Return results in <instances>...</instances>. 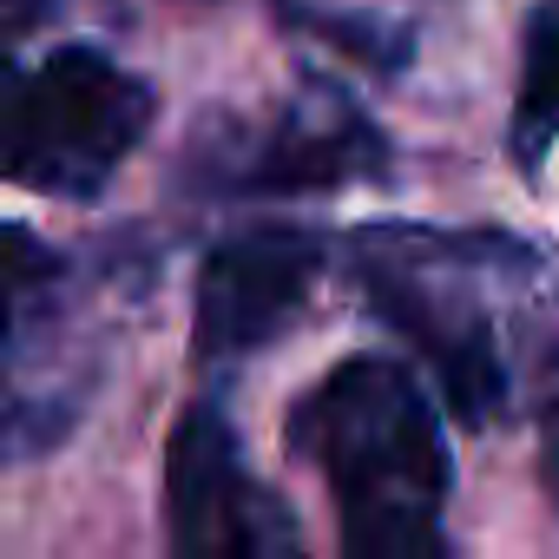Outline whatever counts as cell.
Listing matches in <instances>:
<instances>
[{
  "label": "cell",
  "instance_id": "cell-2",
  "mask_svg": "<svg viewBox=\"0 0 559 559\" xmlns=\"http://www.w3.org/2000/svg\"><path fill=\"white\" fill-rule=\"evenodd\" d=\"M539 270L507 230H428V224H369L349 237V276L362 304L421 349L448 408L467 428H493L513 402V369L500 349V297Z\"/></svg>",
  "mask_w": 559,
  "mask_h": 559
},
{
  "label": "cell",
  "instance_id": "cell-4",
  "mask_svg": "<svg viewBox=\"0 0 559 559\" xmlns=\"http://www.w3.org/2000/svg\"><path fill=\"white\" fill-rule=\"evenodd\" d=\"M165 559H310L290 507L243 461L217 402L178 415L165 448Z\"/></svg>",
  "mask_w": 559,
  "mask_h": 559
},
{
  "label": "cell",
  "instance_id": "cell-5",
  "mask_svg": "<svg viewBox=\"0 0 559 559\" xmlns=\"http://www.w3.org/2000/svg\"><path fill=\"white\" fill-rule=\"evenodd\" d=\"M323 276V237L297 224H257L224 243H211L198 270V310H191V349L204 369L243 362L284 336Z\"/></svg>",
  "mask_w": 559,
  "mask_h": 559
},
{
  "label": "cell",
  "instance_id": "cell-9",
  "mask_svg": "<svg viewBox=\"0 0 559 559\" xmlns=\"http://www.w3.org/2000/svg\"><path fill=\"white\" fill-rule=\"evenodd\" d=\"M539 480L559 500V356L539 376Z\"/></svg>",
  "mask_w": 559,
  "mask_h": 559
},
{
  "label": "cell",
  "instance_id": "cell-8",
  "mask_svg": "<svg viewBox=\"0 0 559 559\" xmlns=\"http://www.w3.org/2000/svg\"><path fill=\"white\" fill-rule=\"evenodd\" d=\"M552 145H559V0H546L526 27V67L513 99V165L539 171Z\"/></svg>",
  "mask_w": 559,
  "mask_h": 559
},
{
  "label": "cell",
  "instance_id": "cell-1",
  "mask_svg": "<svg viewBox=\"0 0 559 559\" xmlns=\"http://www.w3.org/2000/svg\"><path fill=\"white\" fill-rule=\"evenodd\" d=\"M290 448L330 480L343 559H454V461L435 395L408 362H336L290 408Z\"/></svg>",
  "mask_w": 559,
  "mask_h": 559
},
{
  "label": "cell",
  "instance_id": "cell-6",
  "mask_svg": "<svg viewBox=\"0 0 559 559\" xmlns=\"http://www.w3.org/2000/svg\"><path fill=\"white\" fill-rule=\"evenodd\" d=\"M376 165H382V132L356 106L323 99V106L276 112L243 152L217 158L211 185L237 191V198H297V191L349 185V178H362Z\"/></svg>",
  "mask_w": 559,
  "mask_h": 559
},
{
  "label": "cell",
  "instance_id": "cell-7",
  "mask_svg": "<svg viewBox=\"0 0 559 559\" xmlns=\"http://www.w3.org/2000/svg\"><path fill=\"white\" fill-rule=\"evenodd\" d=\"M67 263L21 224H0V408L14 402L21 376L34 369L53 317H60Z\"/></svg>",
  "mask_w": 559,
  "mask_h": 559
},
{
  "label": "cell",
  "instance_id": "cell-3",
  "mask_svg": "<svg viewBox=\"0 0 559 559\" xmlns=\"http://www.w3.org/2000/svg\"><path fill=\"white\" fill-rule=\"evenodd\" d=\"M152 86L99 47H53L47 60H0V178L93 198L145 139Z\"/></svg>",
  "mask_w": 559,
  "mask_h": 559
}]
</instances>
